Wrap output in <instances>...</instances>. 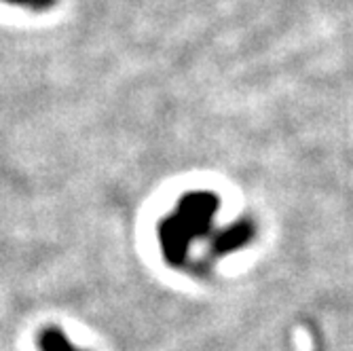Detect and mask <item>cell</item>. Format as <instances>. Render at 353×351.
I'll use <instances>...</instances> for the list:
<instances>
[{"mask_svg":"<svg viewBox=\"0 0 353 351\" xmlns=\"http://www.w3.org/2000/svg\"><path fill=\"white\" fill-rule=\"evenodd\" d=\"M5 3L15 5V7H23L30 11H47V9L55 7L57 0H5Z\"/></svg>","mask_w":353,"mask_h":351,"instance_id":"obj_4","label":"cell"},{"mask_svg":"<svg viewBox=\"0 0 353 351\" xmlns=\"http://www.w3.org/2000/svg\"><path fill=\"white\" fill-rule=\"evenodd\" d=\"M39 345H41V351H77V349L68 343V339L63 337L57 328L45 330V332L41 334Z\"/></svg>","mask_w":353,"mask_h":351,"instance_id":"obj_3","label":"cell"},{"mask_svg":"<svg viewBox=\"0 0 353 351\" xmlns=\"http://www.w3.org/2000/svg\"><path fill=\"white\" fill-rule=\"evenodd\" d=\"M254 235V227H252V222L248 220H239L235 222L233 227L229 229H224L222 233L216 235L214 243H212V250L216 254H229V252H235L239 250L241 245H245Z\"/></svg>","mask_w":353,"mask_h":351,"instance_id":"obj_2","label":"cell"},{"mask_svg":"<svg viewBox=\"0 0 353 351\" xmlns=\"http://www.w3.org/2000/svg\"><path fill=\"white\" fill-rule=\"evenodd\" d=\"M218 208L220 199L214 193L192 190L180 197L176 212L159 222V243L170 265H184L190 243L208 235Z\"/></svg>","mask_w":353,"mask_h":351,"instance_id":"obj_1","label":"cell"}]
</instances>
